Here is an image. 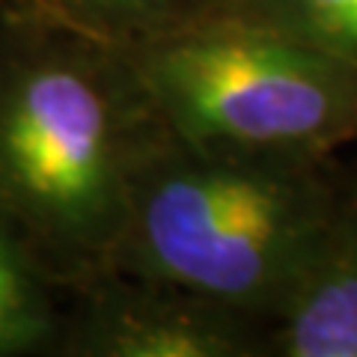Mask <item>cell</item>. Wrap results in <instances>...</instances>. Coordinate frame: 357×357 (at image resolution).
Listing matches in <instances>:
<instances>
[{
	"label": "cell",
	"mask_w": 357,
	"mask_h": 357,
	"mask_svg": "<svg viewBox=\"0 0 357 357\" xmlns=\"http://www.w3.org/2000/svg\"><path fill=\"white\" fill-rule=\"evenodd\" d=\"M268 354L357 357V178L274 316Z\"/></svg>",
	"instance_id": "obj_5"
},
{
	"label": "cell",
	"mask_w": 357,
	"mask_h": 357,
	"mask_svg": "<svg viewBox=\"0 0 357 357\" xmlns=\"http://www.w3.org/2000/svg\"><path fill=\"white\" fill-rule=\"evenodd\" d=\"M220 13L280 30L357 69V0H227Z\"/></svg>",
	"instance_id": "obj_8"
},
{
	"label": "cell",
	"mask_w": 357,
	"mask_h": 357,
	"mask_svg": "<svg viewBox=\"0 0 357 357\" xmlns=\"http://www.w3.org/2000/svg\"><path fill=\"white\" fill-rule=\"evenodd\" d=\"M42 24L128 51L211 13L227 0H27Z\"/></svg>",
	"instance_id": "obj_6"
},
{
	"label": "cell",
	"mask_w": 357,
	"mask_h": 357,
	"mask_svg": "<svg viewBox=\"0 0 357 357\" xmlns=\"http://www.w3.org/2000/svg\"><path fill=\"white\" fill-rule=\"evenodd\" d=\"M81 345L98 357H253L271 328L215 301L131 274L96 280Z\"/></svg>",
	"instance_id": "obj_4"
},
{
	"label": "cell",
	"mask_w": 357,
	"mask_h": 357,
	"mask_svg": "<svg viewBox=\"0 0 357 357\" xmlns=\"http://www.w3.org/2000/svg\"><path fill=\"white\" fill-rule=\"evenodd\" d=\"M126 57L152 114L188 146L333 158L357 143V69L256 21L211 13Z\"/></svg>",
	"instance_id": "obj_3"
},
{
	"label": "cell",
	"mask_w": 357,
	"mask_h": 357,
	"mask_svg": "<svg viewBox=\"0 0 357 357\" xmlns=\"http://www.w3.org/2000/svg\"><path fill=\"white\" fill-rule=\"evenodd\" d=\"M0 57V218L42 268L114 274L134 182L167 128L126 51L72 30Z\"/></svg>",
	"instance_id": "obj_1"
},
{
	"label": "cell",
	"mask_w": 357,
	"mask_h": 357,
	"mask_svg": "<svg viewBox=\"0 0 357 357\" xmlns=\"http://www.w3.org/2000/svg\"><path fill=\"white\" fill-rule=\"evenodd\" d=\"M349 185L333 158L203 149L167 134L134 182L114 271L271 328Z\"/></svg>",
	"instance_id": "obj_2"
},
{
	"label": "cell",
	"mask_w": 357,
	"mask_h": 357,
	"mask_svg": "<svg viewBox=\"0 0 357 357\" xmlns=\"http://www.w3.org/2000/svg\"><path fill=\"white\" fill-rule=\"evenodd\" d=\"M54 331L42 265L0 218V354L36 349Z\"/></svg>",
	"instance_id": "obj_7"
}]
</instances>
